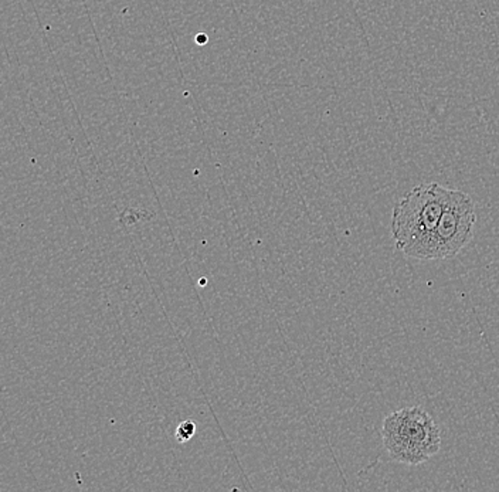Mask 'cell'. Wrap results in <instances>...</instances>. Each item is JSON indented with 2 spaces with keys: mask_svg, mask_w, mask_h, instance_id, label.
<instances>
[{
  "mask_svg": "<svg viewBox=\"0 0 499 492\" xmlns=\"http://www.w3.org/2000/svg\"><path fill=\"white\" fill-rule=\"evenodd\" d=\"M382 439L393 460L407 465L426 463L441 449L439 425L420 407H404L386 416Z\"/></svg>",
  "mask_w": 499,
  "mask_h": 492,
  "instance_id": "7a4b0ae2",
  "label": "cell"
},
{
  "mask_svg": "<svg viewBox=\"0 0 499 492\" xmlns=\"http://www.w3.org/2000/svg\"><path fill=\"white\" fill-rule=\"evenodd\" d=\"M451 189L440 183L418 185L404 195L393 209L392 234L397 249L407 258L421 260Z\"/></svg>",
  "mask_w": 499,
  "mask_h": 492,
  "instance_id": "6da1fadb",
  "label": "cell"
},
{
  "mask_svg": "<svg viewBox=\"0 0 499 492\" xmlns=\"http://www.w3.org/2000/svg\"><path fill=\"white\" fill-rule=\"evenodd\" d=\"M196 433V423L192 420L182 421L176 428V440L179 442H189Z\"/></svg>",
  "mask_w": 499,
  "mask_h": 492,
  "instance_id": "277c9868",
  "label": "cell"
},
{
  "mask_svg": "<svg viewBox=\"0 0 499 492\" xmlns=\"http://www.w3.org/2000/svg\"><path fill=\"white\" fill-rule=\"evenodd\" d=\"M477 223L475 204L467 193L451 189L449 204L426 247L421 260L437 261L456 258L474 237Z\"/></svg>",
  "mask_w": 499,
  "mask_h": 492,
  "instance_id": "3957f363",
  "label": "cell"
}]
</instances>
